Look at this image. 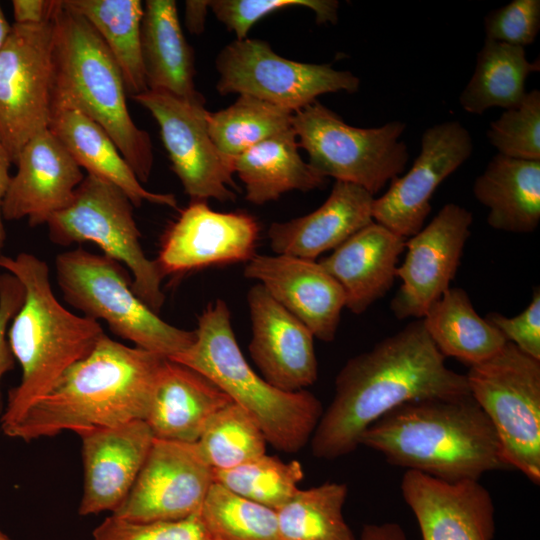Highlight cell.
I'll list each match as a JSON object with an SVG mask.
<instances>
[{
  "instance_id": "cell-1",
  "label": "cell",
  "mask_w": 540,
  "mask_h": 540,
  "mask_svg": "<svg viewBox=\"0 0 540 540\" xmlns=\"http://www.w3.org/2000/svg\"><path fill=\"white\" fill-rule=\"evenodd\" d=\"M469 394L465 374L447 367L417 319L341 368L310 439L312 454L333 460L353 452L370 425L405 403Z\"/></svg>"
},
{
  "instance_id": "cell-2",
  "label": "cell",
  "mask_w": 540,
  "mask_h": 540,
  "mask_svg": "<svg viewBox=\"0 0 540 540\" xmlns=\"http://www.w3.org/2000/svg\"><path fill=\"white\" fill-rule=\"evenodd\" d=\"M165 360L104 333L4 434L29 442L144 420Z\"/></svg>"
},
{
  "instance_id": "cell-3",
  "label": "cell",
  "mask_w": 540,
  "mask_h": 540,
  "mask_svg": "<svg viewBox=\"0 0 540 540\" xmlns=\"http://www.w3.org/2000/svg\"><path fill=\"white\" fill-rule=\"evenodd\" d=\"M360 445L392 465L448 482L511 469L480 406L465 395L405 403L370 425Z\"/></svg>"
},
{
  "instance_id": "cell-4",
  "label": "cell",
  "mask_w": 540,
  "mask_h": 540,
  "mask_svg": "<svg viewBox=\"0 0 540 540\" xmlns=\"http://www.w3.org/2000/svg\"><path fill=\"white\" fill-rule=\"evenodd\" d=\"M0 267L25 288L23 305L7 332L22 376L8 391L0 416L5 433L70 366L91 353L104 331L98 321L78 316L59 302L51 287L49 267L42 259L27 252L14 257L1 254Z\"/></svg>"
},
{
  "instance_id": "cell-5",
  "label": "cell",
  "mask_w": 540,
  "mask_h": 540,
  "mask_svg": "<svg viewBox=\"0 0 540 540\" xmlns=\"http://www.w3.org/2000/svg\"><path fill=\"white\" fill-rule=\"evenodd\" d=\"M54 25L52 112L76 110L96 122L139 181L147 182L154 162L151 138L129 113L115 59L90 23L63 0Z\"/></svg>"
},
{
  "instance_id": "cell-6",
  "label": "cell",
  "mask_w": 540,
  "mask_h": 540,
  "mask_svg": "<svg viewBox=\"0 0 540 540\" xmlns=\"http://www.w3.org/2000/svg\"><path fill=\"white\" fill-rule=\"evenodd\" d=\"M194 331L191 346L170 360L199 372L249 412L275 449L287 453L301 450L324 411L320 400L306 389L280 390L250 367L236 341L225 301L209 303Z\"/></svg>"
},
{
  "instance_id": "cell-7",
  "label": "cell",
  "mask_w": 540,
  "mask_h": 540,
  "mask_svg": "<svg viewBox=\"0 0 540 540\" xmlns=\"http://www.w3.org/2000/svg\"><path fill=\"white\" fill-rule=\"evenodd\" d=\"M56 281L65 301L85 317L103 320L118 337L168 359L195 340V331L162 320L132 290L126 268L81 247L57 255Z\"/></svg>"
},
{
  "instance_id": "cell-8",
  "label": "cell",
  "mask_w": 540,
  "mask_h": 540,
  "mask_svg": "<svg viewBox=\"0 0 540 540\" xmlns=\"http://www.w3.org/2000/svg\"><path fill=\"white\" fill-rule=\"evenodd\" d=\"M292 129L314 170L358 185L373 196L403 174L409 160L401 140L406 129L402 121L358 128L315 100L293 113Z\"/></svg>"
},
{
  "instance_id": "cell-9",
  "label": "cell",
  "mask_w": 540,
  "mask_h": 540,
  "mask_svg": "<svg viewBox=\"0 0 540 540\" xmlns=\"http://www.w3.org/2000/svg\"><path fill=\"white\" fill-rule=\"evenodd\" d=\"M469 393L491 422L511 468L540 482V360L511 342L469 366Z\"/></svg>"
},
{
  "instance_id": "cell-10",
  "label": "cell",
  "mask_w": 540,
  "mask_h": 540,
  "mask_svg": "<svg viewBox=\"0 0 540 540\" xmlns=\"http://www.w3.org/2000/svg\"><path fill=\"white\" fill-rule=\"evenodd\" d=\"M133 208L119 187L86 174L70 205L49 218L48 236L58 246L85 241L98 245L104 255L130 270L132 290L157 313L165 301L163 276L142 249Z\"/></svg>"
},
{
  "instance_id": "cell-11",
  "label": "cell",
  "mask_w": 540,
  "mask_h": 540,
  "mask_svg": "<svg viewBox=\"0 0 540 540\" xmlns=\"http://www.w3.org/2000/svg\"><path fill=\"white\" fill-rule=\"evenodd\" d=\"M221 95H250L296 112L326 93H355L360 79L330 64L284 58L259 39L244 38L226 45L216 58Z\"/></svg>"
},
{
  "instance_id": "cell-12",
  "label": "cell",
  "mask_w": 540,
  "mask_h": 540,
  "mask_svg": "<svg viewBox=\"0 0 540 540\" xmlns=\"http://www.w3.org/2000/svg\"><path fill=\"white\" fill-rule=\"evenodd\" d=\"M54 19L37 25L13 23L0 49V141L12 164L27 142L49 127Z\"/></svg>"
},
{
  "instance_id": "cell-13",
  "label": "cell",
  "mask_w": 540,
  "mask_h": 540,
  "mask_svg": "<svg viewBox=\"0 0 540 540\" xmlns=\"http://www.w3.org/2000/svg\"><path fill=\"white\" fill-rule=\"evenodd\" d=\"M133 99L156 120L172 170L192 201H234L233 159L222 154L211 139L205 101L152 90Z\"/></svg>"
},
{
  "instance_id": "cell-14",
  "label": "cell",
  "mask_w": 540,
  "mask_h": 540,
  "mask_svg": "<svg viewBox=\"0 0 540 540\" xmlns=\"http://www.w3.org/2000/svg\"><path fill=\"white\" fill-rule=\"evenodd\" d=\"M214 483L196 443L155 439L126 498L112 515L135 522L177 521L200 512Z\"/></svg>"
},
{
  "instance_id": "cell-15",
  "label": "cell",
  "mask_w": 540,
  "mask_h": 540,
  "mask_svg": "<svg viewBox=\"0 0 540 540\" xmlns=\"http://www.w3.org/2000/svg\"><path fill=\"white\" fill-rule=\"evenodd\" d=\"M473 152L469 131L459 121H446L427 128L421 150L411 168L391 181L387 191L375 198L373 221L407 239L423 227L438 186Z\"/></svg>"
},
{
  "instance_id": "cell-16",
  "label": "cell",
  "mask_w": 540,
  "mask_h": 540,
  "mask_svg": "<svg viewBox=\"0 0 540 540\" xmlns=\"http://www.w3.org/2000/svg\"><path fill=\"white\" fill-rule=\"evenodd\" d=\"M472 213L445 204L425 227L405 241L406 254L398 265L402 283L390 308L397 319H422L449 288L470 236Z\"/></svg>"
},
{
  "instance_id": "cell-17",
  "label": "cell",
  "mask_w": 540,
  "mask_h": 540,
  "mask_svg": "<svg viewBox=\"0 0 540 540\" xmlns=\"http://www.w3.org/2000/svg\"><path fill=\"white\" fill-rule=\"evenodd\" d=\"M259 226L242 212H217L192 201L166 230L155 263L163 276L211 265L248 262L255 253Z\"/></svg>"
},
{
  "instance_id": "cell-18",
  "label": "cell",
  "mask_w": 540,
  "mask_h": 540,
  "mask_svg": "<svg viewBox=\"0 0 540 540\" xmlns=\"http://www.w3.org/2000/svg\"><path fill=\"white\" fill-rule=\"evenodd\" d=\"M283 308L323 342H332L338 330L345 293L337 280L315 260L288 255H254L244 269Z\"/></svg>"
},
{
  "instance_id": "cell-19",
  "label": "cell",
  "mask_w": 540,
  "mask_h": 540,
  "mask_svg": "<svg viewBox=\"0 0 540 540\" xmlns=\"http://www.w3.org/2000/svg\"><path fill=\"white\" fill-rule=\"evenodd\" d=\"M400 489L422 540H492L495 508L479 481L448 482L406 470Z\"/></svg>"
},
{
  "instance_id": "cell-20",
  "label": "cell",
  "mask_w": 540,
  "mask_h": 540,
  "mask_svg": "<svg viewBox=\"0 0 540 540\" xmlns=\"http://www.w3.org/2000/svg\"><path fill=\"white\" fill-rule=\"evenodd\" d=\"M2 203L4 221L28 219L31 227L46 224L65 209L84 179L81 167L49 130L31 138L20 151Z\"/></svg>"
},
{
  "instance_id": "cell-21",
  "label": "cell",
  "mask_w": 540,
  "mask_h": 540,
  "mask_svg": "<svg viewBox=\"0 0 540 540\" xmlns=\"http://www.w3.org/2000/svg\"><path fill=\"white\" fill-rule=\"evenodd\" d=\"M247 302L252 327L249 352L263 378L287 392L313 385L318 362L311 331L259 283L248 291Z\"/></svg>"
},
{
  "instance_id": "cell-22",
  "label": "cell",
  "mask_w": 540,
  "mask_h": 540,
  "mask_svg": "<svg viewBox=\"0 0 540 540\" xmlns=\"http://www.w3.org/2000/svg\"><path fill=\"white\" fill-rule=\"evenodd\" d=\"M83 493L78 512H114L130 492L154 436L144 420L79 434Z\"/></svg>"
},
{
  "instance_id": "cell-23",
  "label": "cell",
  "mask_w": 540,
  "mask_h": 540,
  "mask_svg": "<svg viewBox=\"0 0 540 540\" xmlns=\"http://www.w3.org/2000/svg\"><path fill=\"white\" fill-rule=\"evenodd\" d=\"M374 199L358 185L335 181L330 195L319 208L269 226L270 247L275 254L315 260L373 222Z\"/></svg>"
},
{
  "instance_id": "cell-24",
  "label": "cell",
  "mask_w": 540,
  "mask_h": 540,
  "mask_svg": "<svg viewBox=\"0 0 540 540\" xmlns=\"http://www.w3.org/2000/svg\"><path fill=\"white\" fill-rule=\"evenodd\" d=\"M405 241L373 221L319 261L341 285L348 310L361 314L387 294L397 278Z\"/></svg>"
},
{
  "instance_id": "cell-25",
  "label": "cell",
  "mask_w": 540,
  "mask_h": 540,
  "mask_svg": "<svg viewBox=\"0 0 540 540\" xmlns=\"http://www.w3.org/2000/svg\"><path fill=\"white\" fill-rule=\"evenodd\" d=\"M232 400L199 372L166 358L144 421L155 439L196 443Z\"/></svg>"
},
{
  "instance_id": "cell-26",
  "label": "cell",
  "mask_w": 540,
  "mask_h": 540,
  "mask_svg": "<svg viewBox=\"0 0 540 540\" xmlns=\"http://www.w3.org/2000/svg\"><path fill=\"white\" fill-rule=\"evenodd\" d=\"M141 53L148 90L192 102L205 101L194 84V53L174 0H147L141 22Z\"/></svg>"
},
{
  "instance_id": "cell-27",
  "label": "cell",
  "mask_w": 540,
  "mask_h": 540,
  "mask_svg": "<svg viewBox=\"0 0 540 540\" xmlns=\"http://www.w3.org/2000/svg\"><path fill=\"white\" fill-rule=\"evenodd\" d=\"M48 129L87 174L119 187L134 207L144 201L177 207L175 195L151 192L142 186L111 137L86 115L71 109L55 110Z\"/></svg>"
},
{
  "instance_id": "cell-28",
  "label": "cell",
  "mask_w": 540,
  "mask_h": 540,
  "mask_svg": "<svg viewBox=\"0 0 540 540\" xmlns=\"http://www.w3.org/2000/svg\"><path fill=\"white\" fill-rule=\"evenodd\" d=\"M473 194L495 230L530 233L540 223V161L494 155L475 179Z\"/></svg>"
},
{
  "instance_id": "cell-29",
  "label": "cell",
  "mask_w": 540,
  "mask_h": 540,
  "mask_svg": "<svg viewBox=\"0 0 540 540\" xmlns=\"http://www.w3.org/2000/svg\"><path fill=\"white\" fill-rule=\"evenodd\" d=\"M292 128L269 137L233 159V170L255 205L277 200L292 191L322 188L327 178L306 163Z\"/></svg>"
},
{
  "instance_id": "cell-30",
  "label": "cell",
  "mask_w": 540,
  "mask_h": 540,
  "mask_svg": "<svg viewBox=\"0 0 540 540\" xmlns=\"http://www.w3.org/2000/svg\"><path fill=\"white\" fill-rule=\"evenodd\" d=\"M425 329L441 354L469 366L481 363L505 344L506 339L476 312L467 292L449 288L422 318Z\"/></svg>"
},
{
  "instance_id": "cell-31",
  "label": "cell",
  "mask_w": 540,
  "mask_h": 540,
  "mask_svg": "<svg viewBox=\"0 0 540 540\" xmlns=\"http://www.w3.org/2000/svg\"><path fill=\"white\" fill-rule=\"evenodd\" d=\"M539 70V60L529 61L524 47L485 39L459 103L477 115L493 107H515L526 94L527 78Z\"/></svg>"
},
{
  "instance_id": "cell-32",
  "label": "cell",
  "mask_w": 540,
  "mask_h": 540,
  "mask_svg": "<svg viewBox=\"0 0 540 540\" xmlns=\"http://www.w3.org/2000/svg\"><path fill=\"white\" fill-rule=\"evenodd\" d=\"M63 4L83 16L101 37L121 71L127 95L133 98L147 91L141 53L142 1L63 0Z\"/></svg>"
},
{
  "instance_id": "cell-33",
  "label": "cell",
  "mask_w": 540,
  "mask_h": 540,
  "mask_svg": "<svg viewBox=\"0 0 540 540\" xmlns=\"http://www.w3.org/2000/svg\"><path fill=\"white\" fill-rule=\"evenodd\" d=\"M348 488L326 482L298 489L276 510L282 540H356L343 516Z\"/></svg>"
},
{
  "instance_id": "cell-34",
  "label": "cell",
  "mask_w": 540,
  "mask_h": 540,
  "mask_svg": "<svg viewBox=\"0 0 540 540\" xmlns=\"http://www.w3.org/2000/svg\"><path fill=\"white\" fill-rule=\"evenodd\" d=\"M293 112L250 95L208 114V131L217 149L236 158L263 140L292 128Z\"/></svg>"
},
{
  "instance_id": "cell-35",
  "label": "cell",
  "mask_w": 540,
  "mask_h": 540,
  "mask_svg": "<svg viewBox=\"0 0 540 540\" xmlns=\"http://www.w3.org/2000/svg\"><path fill=\"white\" fill-rule=\"evenodd\" d=\"M212 540H282L276 510L213 483L199 512Z\"/></svg>"
},
{
  "instance_id": "cell-36",
  "label": "cell",
  "mask_w": 540,
  "mask_h": 540,
  "mask_svg": "<svg viewBox=\"0 0 540 540\" xmlns=\"http://www.w3.org/2000/svg\"><path fill=\"white\" fill-rule=\"evenodd\" d=\"M196 444L213 470H225L265 454L267 440L257 420L231 402L210 419Z\"/></svg>"
},
{
  "instance_id": "cell-37",
  "label": "cell",
  "mask_w": 540,
  "mask_h": 540,
  "mask_svg": "<svg viewBox=\"0 0 540 540\" xmlns=\"http://www.w3.org/2000/svg\"><path fill=\"white\" fill-rule=\"evenodd\" d=\"M213 477L227 490L277 510L297 492L304 471L297 460L285 462L265 453L230 469L213 470Z\"/></svg>"
},
{
  "instance_id": "cell-38",
  "label": "cell",
  "mask_w": 540,
  "mask_h": 540,
  "mask_svg": "<svg viewBox=\"0 0 540 540\" xmlns=\"http://www.w3.org/2000/svg\"><path fill=\"white\" fill-rule=\"evenodd\" d=\"M486 136L498 154L540 161V91L526 92L517 106L491 122Z\"/></svg>"
},
{
  "instance_id": "cell-39",
  "label": "cell",
  "mask_w": 540,
  "mask_h": 540,
  "mask_svg": "<svg viewBox=\"0 0 540 540\" xmlns=\"http://www.w3.org/2000/svg\"><path fill=\"white\" fill-rule=\"evenodd\" d=\"M209 7L216 18L237 40L247 38L251 27L263 17L290 7H305L316 15L319 24L338 20L339 2L335 0H212Z\"/></svg>"
},
{
  "instance_id": "cell-40",
  "label": "cell",
  "mask_w": 540,
  "mask_h": 540,
  "mask_svg": "<svg viewBox=\"0 0 540 540\" xmlns=\"http://www.w3.org/2000/svg\"><path fill=\"white\" fill-rule=\"evenodd\" d=\"M92 540H212L199 513L177 521L135 522L111 514Z\"/></svg>"
},
{
  "instance_id": "cell-41",
  "label": "cell",
  "mask_w": 540,
  "mask_h": 540,
  "mask_svg": "<svg viewBox=\"0 0 540 540\" xmlns=\"http://www.w3.org/2000/svg\"><path fill=\"white\" fill-rule=\"evenodd\" d=\"M486 39L524 47L540 30V1L513 0L484 18Z\"/></svg>"
},
{
  "instance_id": "cell-42",
  "label": "cell",
  "mask_w": 540,
  "mask_h": 540,
  "mask_svg": "<svg viewBox=\"0 0 540 540\" xmlns=\"http://www.w3.org/2000/svg\"><path fill=\"white\" fill-rule=\"evenodd\" d=\"M485 319L506 339L529 356L540 360V291L535 288L530 304L518 315L491 312Z\"/></svg>"
},
{
  "instance_id": "cell-43",
  "label": "cell",
  "mask_w": 540,
  "mask_h": 540,
  "mask_svg": "<svg viewBox=\"0 0 540 540\" xmlns=\"http://www.w3.org/2000/svg\"><path fill=\"white\" fill-rule=\"evenodd\" d=\"M25 299L23 284L11 273H0V384L3 376L15 367L7 332ZM4 410L0 388V416Z\"/></svg>"
},
{
  "instance_id": "cell-44",
  "label": "cell",
  "mask_w": 540,
  "mask_h": 540,
  "mask_svg": "<svg viewBox=\"0 0 540 540\" xmlns=\"http://www.w3.org/2000/svg\"><path fill=\"white\" fill-rule=\"evenodd\" d=\"M14 24L37 25L52 21L62 0H12Z\"/></svg>"
},
{
  "instance_id": "cell-45",
  "label": "cell",
  "mask_w": 540,
  "mask_h": 540,
  "mask_svg": "<svg viewBox=\"0 0 540 540\" xmlns=\"http://www.w3.org/2000/svg\"><path fill=\"white\" fill-rule=\"evenodd\" d=\"M360 540H407L403 528L395 522L367 524L363 527Z\"/></svg>"
},
{
  "instance_id": "cell-46",
  "label": "cell",
  "mask_w": 540,
  "mask_h": 540,
  "mask_svg": "<svg viewBox=\"0 0 540 540\" xmlns=\"http://www.w3.org/2000/svg\"><path fill=\"white\" fill-rule=\"evenodd\" d=\"M208 9L209 1H185V24L192 34L198 35L204 31Z\"/></svg>"
},
{
  "instance_id": "cell-47",
  "label": "cell",
  "mask_w": 540,
  "mask_h": 540,
  "mask_svg": "<svg viewBox=\"0 0 540 540\" xmlns=\"http://www.w3.org/2000/svg\"><path fill=\"white\" fill-rule=\"evenodd\" d=\"M11 164V159L0 141V255L2 254L6 241V231L2 216V203L12 177L10 174Z\"/></svg>"
},
{
  "instance_id": "cell-48",
  "label": "cell",
  "mask_w": 540,
  "mask_h": 540,
  "mask_svg": "<svg viewBox=\"0 0 540 540\" xmlns=\"http://www.w3.org/2000/svg\"><path fill=\"white\" fill-rule=\"evenodd\" d=\"M11 28H12V25L9 24L0 6V49L2 48L5 41L7 40L11 32Z\"/></svg>"
},
{
  "instance_id": "cell-49",
  "label": "cell",
  "mask_w": 540,
  "mask_h": 540,
  "mask_svg": "<svg viewBox=\"0 0 540 540\" xmlns=\"http://www.w3.org/2000/svg\"><path fill=\"white\" fill-rule=\"evenodd\" d=\"M0 540H11L0 528Z\"/></svg>"
}]
</instances>
